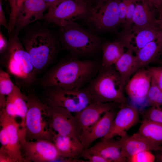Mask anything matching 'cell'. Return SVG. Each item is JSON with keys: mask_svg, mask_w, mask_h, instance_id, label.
I'll return each instance as SVG.
<instances>
[{"mask_svg": "<svg viewBox=\"0 0 162 162\" xmlns=\"http://www.w3.org/2000/svg\"><path fill=\"white\" fill-rule=\"evenodd\" d=\"M100 66L97 61L81 60L70 54L48 70L40 83L44 88L56 86L67 89L84 88L97 75Z\"/></svg>", "mask_w": 162, "mask_h": 162, "instance_id": "1", "label": "cell"}, {"mask_svg": "<svg viewBox=\"0 0 162 162\" xmlns=\"http://www.w3.org/2000/svg\"><path fill=\"white\" fill-rule=\"evenodd\" d=\"M24 29L21 41L31 56L37 75L54 62L62 46L58 33L40 22Z\"/></svg>", "mask_w": 162, "mask_h": 162, "instance_id": "2", "label": "cell"}, {"mask_svg": "<svg viewBox=\"0 0 162 162\" xmlns=\"http://www.w3.org/2000/svg\"><path fill=\"white\" fill-rule=\"evenodd\" d=\"M59 27L58 33L61 46L70 54L79 58L88 57L96 55L101 50V40L93 31L75 21Z\"/></svg>", "mask_w": 162, "mask_h": 162, "instance_id": "3", "label": "cell"}, {"mask_svg": "<svg viewBox=\"0 0 162 162\" xmlns=\"http://www.w3.org/2000/svg\"><path fill=\"white\" fill-rule=\"evenodd\" d=\"M113 65L103 67L100 65L97 75L85 87L90 94L92 103H128L124 94L125 85Z\"/></svg>", "mask_w": 162, "mask_h": 162, "instance_id": "4", "label": "cell"}, {"mask_svg": "<svg viewBox=\"0 0 162 162\" xmlns=\"http://www.w3.org/2000/svg\"><path fill=\"white\" fill-rule=\"evenodd\" d=\"M18 35L14 33L9 36L7 47L0 54L8 72L28 86L35 81L36 74L31 56Z\"/></svg>", "mask_w": 162, "mask_h": 162, "instance_id": "5", "label": "cell"}, {"mask_svg": "<svg viewBox=\"0 0 162 162\" xmlns=\"http://www.w3.org/2000/svg\"><path fill=\"white\" fill-rule=\"evenodd\" d=\"M27 101L28 109L25 122L26 140H45L52 142L55 131L51 126L49 106L32 92L27 96Z\"/></svg>", "mask_w": 162, "mask_h": 162, "instance_id": "6", "label": "cell"}, {"mask_svg": "<svg viewBox=\"0 0 162 162\" xmlns=\"http://www.w3.org/2000/svg\"><path fill=\"white\" fill-rule=\"evenodd\" d=\"M45 88L43 101L49 106L62 107L75 113L92 103L90 94L85 87L70 89L56 86Z\"/></svg>", "mask_w": 162, "mask_h": 162, "instance_id": "7", "label": "cell"}, {"mask_svg": "<svg viewBox=\"0 0 162 162\" xmlns=\"http://www.w3.org/2000/svg\"><path fill=\"white\" fill-rule=\"evenodd\" d=\"M119 0H100L90 7L86 15L88 25L98 32H115L121 26L118 10Z\"/></svg>", "mask_w": 162, "mask_h": 162, "instance_id": "8", "label": "cell"}, {"mask_svg": "<svg viewBox=\"0 0 162 162\" xmlns=\"http://www.w3.org/2000/svg\"><path fill=\"white\" fill-rule=\"evenodd\" d=\"M88 3L78 0H64L56 7L48 8L43 20L59 26L86 16Z\"/></svg>", "mask_w": 162, "mask_h": 162, "instance_id": "9", "label": "cell"}, {"mask_svg": "<svg viewBox=\"0 0 162 162\" xmlns=\"http://www.w3.org/2000/svg\"><path fill=\"white\" fill-rule=\"evenodd\" d=\"M151 81L150 72L146 68H144L136 72L125 85L124 91L132 104L136 107L139 111L149 105L147 94Z\"/></svg>", "mask_w": 162, "mask_h": 162, "instance_id": "10", "label": "cell"}, {"mask_svg": "<svg viewBox=\"0 0 162 162\" xmlns=\"http://www.w3.org/2000/svg\"><path fill=\"white\" fill-rule=\"evenodd\" d=\"M20 141L26 162H55L60 157L52 141L45 140L28 141L21 134Z\"/></svg>", "mask_w": 162, "mask_h": 162, "instance_id": "11", "label": "cell"}, {"mask_svg": "<svg viewBox=\"0 0 162 162\" xmlns=\"http://www.w3.org/2000/svg\"><path fill=\"white\" fill-rule=\"evenodd\" d=\"M162 31L157 26L140 27L134 25L128 30L121 33L120 40L127 48L131 49L136 54Z\"/></svg>", "mask_w": 162, "mask_h": 162, "instance_id": "12", "label": "cell"}, {"mask_svg": "<svg viewBox=\"0 0 162 162\" xmlns=\"http://www.w3.org/2000/svg\"><path fill=\"white\" fill-rule=\"evenodd\" d=\"M49 106L51 126L53 130L80 141L76 119L72 112L62 107Z\"/></svg>", "mask_w": 162, "mask_h": 162, "instance_id": "13", "label": "cell"}, {"mask_svg": "<svg viewBox=\"0 0 162 162\" xmlns=\"http://www.w3.org/2000/svg\"><path fill=\"white\" fill-rule=\"evenodd\" d=\"M120 105L110 132L102 138H112L117 135L124 136L127 135V130L139 122V111L136 107L128 103Z\"/></svg>", "mask_w": 162, "mask_h": 162, "instance_id": "14", "label": "cell"}, {"mask_svg": "<svg viewBox=\"0 0 162 162\" xmlns=\"http://www.w3.org/2000/svg\"><path fill=\"white\" fill-rule=\"evenodd\" d=\"M47 9L44 0H25L16 17L14 33L18 35L23 29L43 20Z\"/></svg>", "mask_w": 162, "mask_h": 162, "instance_id": "15", "label": "cell"}, {"mask_svg": "<svg viewBox=\"0 0 162 162\" xmlns=\"http://www.w3.org/2000/svg\"><path fill=\"white\" fill-rule=\"evenodd\" d=\"M118 104H120L113 102H93L75 113L79 137L82 132L97 122L102 114L114 109Z\"/></svg>", "mask_w": 162, "mask_h": 162, "instance_id": "16", "label": "cell"}, {"mask_svg": "<svg viewBox=\"0 0 162 162\" xmlns=\"http://www.w3.org/2000/svg\"><path fill=\"white\" fill-rule=\"evenodd\" d=\"M0 124L6 128L8 135V142L6 151L16 162H26L22 154L20 141L21 126L16 118L8 115L3 110L0 113Z\"/></svg>", "mask_w": 162, "mask_h": 162, "instance_id": "17", "label": "cell"}, {"mask_svg": "<svg viewBox=\"0 0 162 162\" xmlns=\"http://www.w3.org/2000/svg\"><path fill=\"white\" fill-rule=\"evenodd\" d=\"M116 114L114 109L106 112L94 124L81 134L80 140L84 149L88 148L97 139L103 138L108 134Z\"/></svg>", "mask_w": 162, "mask_h": 162, "instance_id": "18", "label": "cell"}, {"mask_svg": "<svg viewBox=\"0 0 162 162\" xmlns=\"http://www.w3.org/2000/svg\"><path fill=\"white\" fill-rule=\"evenodd\" d=\"M112 138L102 139L93 146L85 149L89 153L98 155L108 160L110 162H124L127 159L121 154L122 143L121 139Z\"/></svg>", "mask_w": 162, "mask_h": 162, "instance_id": "19", "label": "cell"}, {"mask_svg": "<svg viewBox=\"0 0 162 162\" xmlns=\"http://www.w3.org/2000/svg\"><path fill=\"white\" fill-rule=\"evenodd\" d=\"M122 156L127 160L132 155L144 150H162L160 146L153 144L138 132L130 136L121 137Z\"/></svg>", "mask_w": 162, "mask_h": 162, "instance_id": "20", "label": "cell"}, {"mask_svg": "<svg viewBox=\"0 0 162 162\" xmlns=\"http://www.w3.org/2000/svg\"><path fill=\"white\" fill-rule=\"evenodd\" d=\"M162 52V31L136 54L134 74L155 61Z\"/></svg>", "mask_w": 162, "mask_h": 162, "instance_id": "21", "label": "cell"}, {"mask_svg": "<svg viewBox=\"0 0 162 162\" xmlns=\"http://www.w3.org/2000/svg\"><path fill=\"white\" fill-rule=\"evenodd\" d=\"M133 17L134 25L138 27L157 26L156 13L158 10L150 0H135Z\"/></svg>", "mask_w": 162, "mask_h": 162, "instance_id": "22", "label": "cell"}, {"mask_svg": "<svg viewBox=\"0 0 162 162\" xmlns=\"http://www.w3.org/2000/svg\"><path fill=\"white\" fill-rule=\"evenodd\" d=\"M60 157L76 158L85 149L80 141L70 136L55 132L52 139Z\"/></svg>", "mask_w": 162, "mask_h": 162, "instance_id": "23", "label": "cell"}, {"mask_svg": "<svg viewBox=\"0 0 162 162\" xmlns=\"http://www.w3.org/2000/svg\"><path fill=\"white\" fill-rule=\"evenodd\" d=\"M125 47L124 43L120 40L102 44L101 50L103 56L100 66L108 67L114 65L125 51Z\"/></svg>", "mask_w": 162, "mask_h": 162, "instance_id": "24", "label": "cell"}, {"mask_svg": "<svg viewBox=\"0 0 162 162\" xmlns=\"http://www.w3.org/2000/svg\"><path fill=\"white\" fill-rule=\"evenodd\" d=\"M132 50L127 48L120 58L114 64L116 70L120 74L121 79L125 85L134 74L135 57Z\"/></svg>", "mask_w": 162, "mask_h": 162, "instance_id": "25", "label": "cell"}, {"mask_svg": "<svg viewBox=\"0 0 162 162\" xmlns=\"http://www.w3.org/2000/svg\"><path fill=\"white\" fill-rule=\"evenodd\" d=\"M138 132L156 146L162 144L161 123L144 119Z\"/></svg>", "mask_w": 162, "mask_h": 162, "instance_id": "26", "label": "cell"}, {"mask_svg": "<svg viewBox=\"0 0 162 162\" xmlns=\"http://www.w3.org/2000/svg\"><path fill=\"white\" fill-rule=\"evenodd\" d=\"M11 93L17 116L21 119V128L22 130L25 131V119L28 109L27 96L24 94L20 88L16 85Z\"/></svg>", "mask_w": 162, "mask_h": 162, "instance_id": "27", "label": "cell"}, {"mask_svg": "<svg viewBox=\"0 0 162 162\" xmlns=\"http://www.w3.org/2000/svg\"><path fill=\"white\" fill-rule=\"evenodd\" d=\"M15 85L8 73L2 69L0 70V109L4 107L7 97L13 91Z\"/></svg>", "mask_w": 162, "mask_h": 162, "instance_id": "28", "label": "cell"}, {"mask_svg": "<svg viewBox=\"0 0 162 162\" xmlns=\"http://www.w3.org/2000/svg\"><path fill=\"white\" fill-rule=\"evenodd\" d=\"M147 99L150 106L162 107V90L157 86L152 79L148 93Z\"/></svg>", "mask_w": 162, "mask_h": 162, "instance_id": "29", "label": "cell"}, {"mask_svg": "<svg viewBox=\"0 0 162 162\" xmlns=\"http://www.w3.org/2000/svg\"><path fill=\"white\" fill-rule=\"evenodd\" d=\"M144 119L162 124V107L150 106L142 112Z\"/></svg>", "mask_w": 162, "mask_h": 162, "instance_id": "30", "label": "cell"}, {"mask_svg": "<svg viewBox=\"0 0 162 162\" xmlns=\"http://www.w3.org/2000/svg\"><path fill=\"white\" fill-rule=\"evenodd\" d=\"M135 8V0H127L125 20L122 31L128 30L132 26L133 17Z\"/></svg>", "mask_w": 162, "mask_h": 162, "instance_id": "31", "label": "cell"}, {"mask_svg": "<svg viewBox=\"0 0 162 162\" xmlns=\"http://www.w3.org/2000/svg\"><path fill=\"white\" fill-rule=\"evenodd\" d=\"M155 158L150 150H144L132 155L127 159L130 162H152Z\"/></svg>", "mask_w": 162, "mask_h": 162, "instance_id": "32", "label": "cell"}, {"mask_svg": "<svg viewBox=\"0 0 162 162\" xmlns=\"http://www.w3.org/2000/svg\"><path fill=\"white\" fill-rule=\"evenodd\" d=\"M151 75L152 79L162 90V66H146Z\"/></svg>", "mask_w": 162, "mask_h": 162, "instance_id": "33", "label": "cell"}, {"mask_svg": "<svg viewBox=\"0 0 162 162\" xmlns=\"http://www.w3.org/2000/svg\"><path fill=\"white\" fill-rule=\"evenodd\" d=\"M25 0H11L9 4L10 12V17L12 19L16 18L18 12Z\"/></svg>", "mask_w": 162, "mask_h": 162, "instance_id": "34", "label": "cell"}, {"mask_svg": "<svg viewBox=\"0 0 162 162\" xmlns=\"http://www.w3.org/2000/svg\"><path fill=\"white\" fill-rule=\"evenodd\" d=\"M127 0H119L118 10L120 24L122 27L124 26L126 11Z\"/></svg>", "mask_w": 162, "mask_h": 162, "instance_id": "35", "label": "cell"}, {"mask_svg": "<svg viewBox=\"0 0 162 162\" xmlns=\"http://www.w3.org/2000/svg\"><path fill=\"white\" fill-rule=\"evenodd\" d=\"M80 156L88 160L87 162H110L108 160L100 156L88 153L85 149Z\"/></svg>", "mask_w": 162, "mask_h": 162, "instance_id": "36", "label": "cell"}, {"mask_svg": "<svg viewBox=\"0 0 162 162\" xmlns=\"http://www.w3.org/2000/svg\"><path fill=\"white\" fill-rule=\"evenodd\" d=\"M0 162H16L4 149L0 148Z\"/></svg>", "mask_w": 162, "mask_h": 162, "instance_id": "37", "label": "cell"}, {"mask_svg": "<svg viewBox=\"0 0 162 162\" xmlns=\"http://www.w3.org/2000/svg\"><path fill=\"white\" fill-rule=\"evenodd\" d=\"M8 44L7 40L1 30L0 32V53H2L6 50Z\"/></svg>", "mask_w": 162, "mask_h": 162, "instance_id": "38", "label": "cell"}, {"mask_svg": "<svg viewBox=\"0 0 162 162\" xmlns=\"http://www.w3.org/2000/svg\"><path fill=\"white\" fill-rule=\"evenodd\" d=\"M0 25L4 26L7 29L8 27V22L6 18L4 11L2 5V0L0 1Z\"/></svg>", "mask_w": 162, "mask_h": 162, "instance_id": "39", "label": "cell"}, {"mask_svg": "<svg viewBox=\"0 0 162 162\" xmlns=\"http://www.w3.org/2000/svg\"><path fill=\"white\" fill-rule=\"evenodd\" d=\"M64 0H44L48 8H54Z\"/></svg>", "mask_w": 162, "mask_h": 162, "instance_id": "40", "label": "cell"}, {"mask_svg": "<svg viewBox=\"0 0 162 162\" xmlns=\"http://www.w3.org/2000/svg\"><path fill=\"white\" fill-rule=\"evenodd\" d=\"M158 11L159 13V17L157 18V25L162 30V4L158 9Z\"/></svg>", "mask_w": 162, "mask_h": 162, "instance_id": "41", "label": "cell"}, {"mask_svg": "<svg viewBox=\"0 0 162 162\" xmlns=\"http://www.w3.org/2000/svg\"><path fill=\"white\" fill-rule=\"evenodd\" d=\"M152 4L158 10L159 6L162 4V0H153Z\"/></svg>", "mask_w": 162, "mask_h": 162, "instance_id": "42", "label": "cell"}, {"mask_svg": "<svg viewBox=\"0 0 162 162\" xmlns=\"http://www.w3.org/2000/svg\"><path fill=\"white\" fill-rule=\"evenodd\" d=\"M158 159L159 161L162 162V154L159 156Z\"/></svg>", "mask_w": 162, "mask_h": 162, "instance_id": "43", "label": "cell"}, {"mask_svg": "<svg viewBox=\"0 0 162 162\" xmlns=\"http://www.w3.org/2000/svg\"><path fill=\"white\" fill-rule=\"evenodd\" d=\"M78 0L83 2H86L87 3H88V2L89 1V0Z\"/></svg>", "mask_w": 162, "mask_h": 162, "instance_id": "44", "label": "cell"}, {"mask_svg": "<svg viewBox=\"0 0 162 162\" xmlns=\"http://www.w3.org/2000/svg\"><path fill=\"white\" fill-rule=\"evenodd\" d=\"M153 0H150V1L151 2V3H152V1Z\"/></svg>", "mask_w": 162, "mask_h": 162, "instance_id": "45", "label": "cell"}, {"mask_svg": "<svg viewBox=\"0 0 162 162\" xmlns=\"http://www.w3.org/2000/svg\"><path fill=\"white\" fill-rule=\"evenodd\" d=\"M161 63H162V61H161Z\"/></svg>", "mask_w": 162, "mask_h": 162, "instance_id": "46", "label": "cell"}, {"mask_svg": "<svg viewBox=\"0 0 162 162\" xmlns=\"http://www.w3.org/2000/svg\"><path fill=\"white\" fill-rule=\"evenodd\" d=\"M90 0H89V1Z\"/></svg>", "mask_w": 162, "mask_h": 162, "instance_id": "47", "label": "cell"}]
</instances>
